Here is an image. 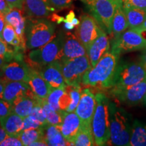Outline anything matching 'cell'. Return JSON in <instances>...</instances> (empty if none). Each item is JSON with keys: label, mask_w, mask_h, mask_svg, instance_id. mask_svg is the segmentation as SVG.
Segmentation results:
<instances>
[{"label": "cell", "mask_w": 146, "mask_h": 146, "mask_svg": "<svg viewBox=\"0 0 146 146\" xmlns=\"http://www.w3.org/2000/svg\"><path fill=\"white\" fill-rule=\"evenodd\" d=\"M119 56L112 51L106 53L96 65L84 74L82 85L99 89H110L114 85Z\"/></svg>", "instance_id": "obj_1"}, {"label": "cell", "mask_w": 146, "mask_h": 146, "mask_svg": "<svg viewBox=\"0 0 146 146\" xmlns=\"http://www.w3.org/2000/svg\"><path fill=\"white\" fill-rule=\"evenodd\" d=\"M110 138L108 145L129 146L132 131L131 116L125 109L114 102L109 103Z\"/></svg>", "instance_id": "obj_2"}, {"label": "cell", "mask_w": 146, "mask_h": 146, "mask_svg": "<svg viewBox=\"0 0 146 146\" xmlns=\"http://www.w3.org/2000/svg\"><path fill=\"white\" fill-rule=\"evenodd\" d=\"M96 108L91 127L96 145H106L110 138L109 103L110 100L103 92L96 95Z\"/></svg>", "instance_id": "obj_3"}, {"label": "cell", "mask_w": 146, "mask_h": 146, "mask_svg": "<svg viewBox=\"0 0 146 146\" xmlns=\"http://www.w3.org/2000/svg\"><path fill=\"white\" fill-rule=\"evenodd\" d=\"M64 35L55 36L52 41L29 52L27 64L31 68L39 70L42 67L54 61L61 62Z\"/></svg>", "instance_id": "obj_4"}, {"label": "cell", "mask_w": 146, "mask_h": 146, "mask_svg": "<svg viewBox=\"0 0 146 146\" xmlns=\"http://www.w3.org/2000/svg\"><path fill=\"white\" fill-rule=\"evenodd\" d=\"M27 47L29 50L40 47L56 36L55 25L43 19L29 18L25 30Z\"/></svg>", "instance_id": "obj_5"}, {"label": "cell", "mask_w": 146, "mask_h": 146, "mask_svg": "<svg viewBox=\"0 0 146 146\" xmlns=\"http://www.w3.org/2000/svg\"><path fill=\"white\" fill-rule=\"evenodd\" d=\"M146 78V68L141 62L118 63L110 91H117L136 85Z\"/></svg>", "instance_id": "obj_6"}, {"label": "cell", "mask_w": 146, "mask_h": 146, "mask_svg": "<svg viewBox=\"0 0 146 146\" xmlns=\"http://www.w3.org/2000/svg\"><path fill=\"white\" fill-rule=\"evenodd\" d=\"M101 28L112 35V23L116 2L114 0H81Z\"/></svg>", "instance_id": "obj_7"}, {"label": "cell", "mask_w": 146, "mask_h": 146, "mask_svg": "<svg viewBox=\"0 0 146 146\" xmlns=\"http://www.w3.org/2000/svg\"><path fill=\"white\" fill-rule=\"evenodd\" d=\"M62 64L64 79L68 86L80 85L84 74L92 68L87 54L66 60Z\"/></svg>", "instance_id": "obj_8"}, {"label": "cell", "mask_w": 146, "mask_h": 146, "mask_svg": "<svg viewBox=\"0 0 146 146\" xmlns=\"http://www.w3.org/2000/svg\"><path fill=\"white\" fill-rule=\"evenodd\" d=\"M146 50V39L139 32L129 29L112 40L111 51L120 56L125 53Z\"/></svg>", "instance_id": "obj_9"}, {"label": "cell", "mask_w": 146, "mask_h": 146, "mask_svg": "<svg viewBox=\"0 0 146 146\" xmlns=\"http://www.w3.org/2000/svg\"><path fill=\"white\" fill-rule=\"evenodd\" d=\"M101 27L94 16L84 14L76 30V36L87 49L97 39L102 31Z\"/></svg>", "instance_id": "obj_10"}, {"label": "cell", "mask_w": 146, "mask_h": 146, "mask_svg": "<svg viewBox=\"0 0 146 146\" xmlns=\"http://www.w3.org/2000/svg\"><path fill=\"white\" fill-rule=\"evenodd\" d=\"M146 93V78L136 85L117 91H110L111 96L128 106H136L143 102Z\"/></svg>", "instance_id": "obj_11"}, {"label": "cell", "mask_w": 146, "mask_h": 146, "mask_svg": "<svg viewBox=\"0 0 146 146\" xmlns=\"http://www.w3.org/2000/svg\"><path fill=\"white\" fill-rule=\"evenodd\" d=\"M96 108V95L89 88L82 90L81 96L74 112L81 120L82 124L91 125Z\"/></svg>", "instance_id": "obj_12"}, {"label": "cell", "mask_w": 146, "mask_h": 146, "mask_svg": "<svg viewBox=\"0 0 146 146\" xmlns=\"http://www.w3.org/2000/svg\"><path fill=\"white\" fill-rule=\"evenodd\" d=\"M31 69V68L23 60H13L5 65L1 78L5 82H27Z\"/></svg>", "instance_id": "obj_13"}, {"label": "cell", "mask_w": 146, "mask_h": 146, "mask_svg": "<svg viewBox=\"0 0 146 146\" xmlns=\"http://www.w3.org/2000/svg\"><path fill=\"white\" fill-rule=\"evenodd\" d=\"M62 64L60 61H54L43 66L39 72L43 78L48 83L51 89L66 87L62 74Z\"/></svg>", "instance_id": "obj_14"}, {"label": "cell", "mask_w": 146, "mask_h": 146, "mask_svg": "<svg viewBox=\"0 0 146 146\" xmlns=\"http://www.w3.org/2000/svg\"><path fill=\"white\" fill-rule=\"evenodd\" d=\"M24 96L35 100L38 99L31 90L27 82L8 81L5 83L3 94V100L12 105L15 100Z\"/></svg>", "instance_id": "obj_15"}, {"label": "cell", "mask_w": 146, "mask_h": 146, "mask_svg": "<svg viewBox=\"0 0 146 146\" xmlns=\"http://www.w3.org/2000/svg\"><path fill=\"white\" fill-rule=\"evenodd\" d=\"M110 48V41L107 33L102 29L99 36L87 49V54L91 66L94 67Z\"/></svg>", "instance_id": "obj_16"}, {"label": "cell", "mask_w": 146, "mask_h": 146, "mask_svg": "<svg viewBox=\"0 0 146 146\" xmlns=\"http://www.w3.org/2000/svg\"><path fill=\"white\" fill-rule=\"evenodd\" d=\"M23 10L29 18L32 19L48 17L56 10L48 0H25Z\"/></svg>", "instance_id": "obj_17"}, {"label": "cell", "mask_w": 146, "mask_h": 146, "mask_svg": "<svg viewBox=\"0 0 146 146\" xmlns=\"http://www.w3.org/2000/svg\"><path fill=\"white\" fill-rule=\"evenodd\" d=\"M82 122L75 112L63 111L61 132L67 141L72 144L74 139L81 129Z\"/></svg>", "instance_id": "obj_18"}, {"label": "cell", "mask_w": 146, "mask_h": 146, "mask_svg": "<svg viewBox=\"0 0 146 146\" xmlns=\"http://www.w3.org/2000/svg\"><path fill=\"white\" fill-rule=\"evenodd\" d=\"M87 54L86 48L80 42L76 36L71 33H67L64 35L61 62Z\"/></svg>", "instance_id": "obj_19"}, {"label": "cell", "mask_w": 146, "mask_h": 146, "mask_svg": "<svg viewBox=\"0 0 146 146\" xmlns=\"http://www.w3.org/2000/svg\"><path fill=\"white\" fill-rule=\"evenodd\" d=\"M27 83L31 90L36 98L41 100H46L52 91L51 87L47 82L43 78L39 71L31 69Z\"/></svg>", "instance_id": "obj_20"}, {"label": "cell", "mask_w": 146, "mask_h": 146, "mask_svg": "<svg viewBox=\"0 0 146 146\" xmlns=\"http://www.w3.org/2000/svg\"><path fill=\"white\" fill-rule=\"evenodd\" d=\"M24 10L13 8L5 14V20L7 24H9L14 27L21 41L27 45L26 37L25 35L26 30V18L24 15Z\"/></svg>", "instance_id": "obj_21"}, {"label": "cell", "mask_w": 146, "mask_h": 146, "mask_svg": "<svg viewBox=\"0 0 146 146\" xmlns=\"http://www.w3.org/2000/svg\"><path fill=\"white\" fill-rule=\"evenodd\" d=\"M114 14L112 23V40L121 35L125 31L129 28L127 16L124 11L121 0H116Z\"/></svg>", "instance_id": "obj_22"}, {"label": "cell", "mask_w": 146, "mask_h": 146, "mask_svg": "<svg viewBox=\"0 0 146 146\" xmlns=\"http://www.w3.org/2000/svg\"><path fill=\"white\" fill-rule=\"evenodd\" d=\"M23 118L12 112L8 116L0 118V125L8 135H19L23 129Z\"/></svg>", "instance_id": "obj_23"}, {"label": "cell", "mask_w": 146, "mask_h": 146, "mask_svg": "<svg viewBox=\"0 0 146 146\" xmlns=\"http://www.w3.org/2000/svg\"><path fill=\"white\" fill-rule=\"evenodd\" d=\"M37 102L38 99H32L27 96L21 97L12 104V112L23 118L27 117L31 114Z\"/></svg>", "instance_id": "obj_24"}, {"label": "cell", "mask_w": 146, "mask_h": 146, "mask_svg": "<svg viewBox=\"0 0 146 146\" xmlns=\"http://www.w3.org/2000/svg\"><path fill=\"white\" fill-rule=\"evenodd\" d=\"M130 146H146V124L135 120L132 125Z\"/></svg>", "instance_id": "obj_25"}, {"label": "cell", "mask_w": 146, "mask_h": 146, "mask_svg": "<svg viewBox=\"0 0 146 146\" xmlns=\"http://www.w3.org/2000/svg\"><path fill=\"white\" fill-rule=\"evenodd\" d=\"M123 9L127 16L129 29L139 28L146 21V10L124 7Z\"/></svg>", "instance_id": "obj_26"}, {"label": "cell", "mask_w": 146, "mask_h": 146, "mask_svg": "<svg viewBox=\"0 0 146 146\" xmlns=\"http://www.w3.org/2000/svg\"><path fill=\"white\" fill-rule=\"evenodd\" d=\"M95 145L96 144H95L91 125L81 124V129L73 142V145L92 146Z\"/></svg>", "instance_id": "obj_27"}, {"label": "cell", "mask_w": 146, "mask_h": 146, "mask_svg": "<svg viewBox=\"0 0 146 146\" xmlns=\"http://www.w3.org/2000/svg\"><path fill=\"white\" fill-rule=\"evenodd\" d=\"M18 136L24 145H30L35 141L44 139V126L35 129L23 130L21 131Z\"/></svg>", "instance_id": "obj_28"}, {"label": "cell", "mask_w": 146, "mask_h": 146, "mask_svg": "<svg viewBox=\"0 0 146 146\" xmlns=\"http://www.w3.org/2000/svg\"><path fill=\"white\" fill-rule=\"evenodd\" d=\"M43 110H44L45 117H46L47 123L52 125H61L62 123V113L55 110L51 106L47 103L46 100H39Z\"/></svg>", "instance_id": "obj_29"}, {"label": "cell", "mask_w": 146, "mask_h": 146, "mask_svg": "<svg viewBox=\"0 0 146 146\" xmlns=\"http://www.w3.org/2000/svg\"><path fill=\"white\" fill-rule=\"evenodd\" d=\"M9 45L0 36V57L5 58L8 62L13 60H23V53L18 52L13 47Z\"/></svg>", "instance_id": "obj_30"}, {"label": "cell", "mask_w": 146, "mask_h": 146, "mask_svg": "<svg viewBox=\"0 0 146 146\" xmlns=\"http://www.w3.org/2000/svg\"><path fill=\"white\" fill-rule=\"evenodd\" d=\"M66 90L68 91L69 94L71 97L72 102L70 106L67 108L66 111L68 112H72L75 111V110L78 104V102L80 101L81 96L82 89L80 85H73V86H68L67 85L66 87Z\"/></svg>", "instance_id": "obj_31"}, {"label": "cell", "mask_w": 146, "mask_h": 146, "mask_svg": "<svg viewBox=\"0 0 146 146\" xmlns=\"http://www.w3.org/2000/svg\"><path fill=\"white\" fill-rule=\"evenodd\" d=\"M65 89L66 87L54 89V90L51 91L50 95L46 99L47 102L51 106V107L53 108L55 110L58 111V112H62L60 109L58 102H59L60 97L64 93Z\"/></svg>", "instance_id": "obj_32"}, {"label": "cell", "mask_w": 146, "mask_h": 146, "mask_svg": "<svg viewBox=\"0 0 146 146\" xmlns=\"http://www.w3.org/2000/svg\"><path fill=\"white\" fill-rule=\"evenodd\" d=\"M39 100L41 99H38L37 103L31 112L29 116L34 118V119L38 120L40 123L43 124V125H46L48 123H47L46 117H45L44 110H43V108H42L41 104L39 102Z\"/></svg>", "instance_id": "obj_33"}, {"label": "cell", "mask_w": 146, "mask_h": 146, "mask_svg": "<svg viewBox=\"0 0 146 146\" xmlns=\"http://www.w3.org/2000/svg\"><path fill=\"white\" fill-rule=\"evenodd\" d=\"M47 145L51 146H65V145H72V144L67 141L62 134L61 131L56 133L54 135L50 137V138L45 139Z\"/></svg>", "instance_id": "obj_34"}, {"label": "cell", "mask_w": 146, "mask_h": 146, "mask_svg": "<svg viewBox=\"0 0 146 146\" xmlns=\"http://www.w3.org/2000/svg\"><path fill=\"white\" fill-rule=\"evenodd\" d=\"M121 2L124 8L146 10V0H121Z\"/></svg>", "instance_id": "obj_35"}, {"label": "cell", "mask_w": 146, "mask_h": 146, "mask_svg": "<svg viewBox=\"0 0 146 146\" xmlns=\"http://www.w3.org/2000/svg\"><path fill=\"white\" fill-rule=\"evenodd\" d=\"M43 124L38 121L31 116H27L23 118V130H26L29 129H35V128H39L43 127Z\"/></svg>", "instance_id": "obj_36"}, {"label": "cell", "mask_w": 146, "mask_h": 146, "mask_svg": "<svg viewBox=\"0 0 146 146\" xmlns=\"http://www.w3.org/2000/svg\"><path fill=\"white\" fill-rule=\"evenodd\" d=\"M23 143L18 135H8L0 143V146H23Z\"/></svg>", "instance_id": "obj_37"}, {"label": "cell", "mask_w": 146, "mask_h": 146, "mask_svg": "<svg viewBox=\"0 0 146 146\" xmlns=\"http://www.w3.org/2000/svg\"><path fill=\"white\" fill-rule=\"evenodd\" d=\"M72 102V99H71V97L69 94L68 91L66 90V89H65L64 93L62 95V96L60 97L59 102H58V104H59L60 109L61 111H66V110L67 109Z\"/></svg>", "instance_id": "obj_38"}, {"label": "cell", "mask_w": 146, "mask_h": 146, "mask_svg": "<svg viewBox=\"0 0 146 146\" xmlns=\"http://www.w3.org/2000/svg\"><path fill=\"white\" fill-rule=\"evenodd\" d=\"M51 5L55 10H61L70 7L72 0H48Z\"/></svg>", "instance_id": "obj_39"}, {"label": "cell", "mask_w": 146, "mask_h": 146, "mask_svg": "<svg viewBox=\"0 0 146 146\" xmlns=\"http://www.w3.org/2000/svg\"><path fill=\"white\" fill-rule=\"evenodd\" d=\"M12 112V105L4 100H0V118L5 117Z\"/></svg>", "instance_id": "obj_40"}, {"label": "cell", "mask_w": 146, "mask_h": 146, "mask_svg": "<svg viewBox=\"0 0 146 146\" xmlns=\"http://www.w3.org/2000/svg\"><path fill=\"white\" fill-rule=\"evenodd\" d=\"M12 8L8 4L6 0H0V13L5 15L10 11Z\"/></svg>", "instance_id": "obj_41"}, {"label": "cell", "mask_w": 146, "mask_h": 146, "mask_svg": "<svg viewBox=\"0 0 146 146\" xmlns=\"http://www.w3.org/2000/svg\"><path fill=\"white\" fill-rule=\"evenodd\" d=\"M12 8H17L23 10V4L25 0H6Z\"/></svg>", "instance_id": "obj_42"}, {"label": "cell", "mask_w": 146, "mask_h": 146, "mask_svg": "<svg viewBox=\"0 0 146 146\" xmlns=\"http://www.w3.org/2000/svg\"><path fill=\"white\" fill-rule=\"evenodd\" d=\"M6 25V22L5 20V15L4 14L0 13V36L1 37V33L4 29V27Z\"/></svg>", "instance_id": "obj_43"}, {"label": "cell", "mask_w": 146, "mask_h": 146, "mask_svg": "<svg viewBox=\"0 0 146 146\" xmlns=\"http://www.w3.org/2000/svg\"><path fill=\"white\" fill-rule=\"evenodd\" d=\"M134 30L139 32L140 33H141L142 35H143L146 39V21L144 22V23L142 25L141 27H140L139 28L137 29H134Z\"/></svg>", "instance_id": "obj_44"}, {"label": "cell", "mask_w": 146, "mask_h": 146, "mask_svg": "<svg viewBox=\"0 0 146 146\" xmlns=\"http://www.w3.org/2000/svg\"><path fill=\"white\" fill-rule=\"evenodd\" d=\"M5 82L4 80H3L2 78H0V100H3V91H4L5 85Z\"/></svg>", "instance_id": "obj_45"}, {"label": "cell", "mask_w": 146, "mask_h": 146, "mask_svg": "<svg viewBox=\"0 0 146 146\" xmlns=\"http://www.w3.org/2000/svg\"><path fill=\"white\" fill-rule=\"evenodd\" d=\"M8 62H9L6 59L0 57V78H1V74H2L3 69L4 68L5 65Z\"/></svg>", "instance_id": "obj_46"}, {"label": "cell", "mask_w": 146, "mask_h": 146, "mask_svg": "<svg viewBox=\"0 0 146 146\" xmlns=\"http://www.w3.org/2000/svg\"><path fill=\"white\" fill-rule=\"evenodd\" d=\"M47 145V142L45 141V139H41V140H38L33 142L31 144L30 146H46Z\"/></svg>", "instance_id": "obj_47"}, {"label": "cell", "mask_w": 146, "mask_h": 146, "mask_svg": "<svg viewBox=\"0 0 146 146\" xmlns=\"http://www.w3.org/2000/svg\"><path fill=\"white\" fill-rule=\"evenodd\" d=\"M74 17H75V14H74V11L71 10V11H70V12H69V13L67 14L64 20V22H66V21L72 22V19Z\"/></svg>", "instance_id": "obj_48"}, {"label": "cell", "mask_w": 146, "mask_h": 146, "mask_svg": "<svg viewBox=\"0 0 146 146\" xmlns=\"http://www.w3.org/2000/svg\"><path fill=\"white\" fill-rule=\"evenodd\" d=\"M8 136V133L5 132V131L2 127H0V143Z\"/></svg>", "instance_id": "obj_49"}, {"label": "cell", "mask_w": 146, "mask_h": 146, "mask_svg": "<svg viewBox=\"0 0 146 146\" xmlns=\"http://www.w3.org/2000/svg\"><path fill=\"white\" fill-rule=\"evenodd\" d=\"M74 25H73L72 22H68V21H66V22H64V29L66 30L67 31H72L74 29Z\"/></svg>", "instance_id": "obj_50"}, {"label": "cell", "mask_w": 146, "mask_h": 146, "mask_svg": "<svg viewBox=\"0 0 146 146\" xmlns=\"http://www.w3.org/2000/svg\"><path fill=\"white\" fill-rule=\"evenodd\" d=\"M140 62L146 68V50H144L143 52H142L141 56H140Z\"/></svg>", "instance_id": "obj_51"}, {"label": "cell", "mask_w": 146, "mask_h": 146, "mask_svg": "<svg viewBox=\"0 0 146 146\" xmlns=\"http://www.w3.org/2000/svg\"><path fill=\"white\" fill-rule=\"evenodd\" d=\"M72 23L73 25H74V26H75V27H77L78 25H79V24H80V21H79V20L78 19V18H76V17H74V18H73V19H72Z\"/></svg>", "instance_id": "obj_52"}, {"label": "cell", "mask_w": 146, "mask_h": 146, "mask_svg": "<svg viewBox=\"0 0 146 146\" xmlns=\"http://www.w3.org/2000/svg\"><path fill=\"white\" fill-rule=\"evenodd\" d=\"M143 102L144 104H145V105L146 106V93H145V96H144V98H143Z\"/></svg>", "instance_id": "obj_53"}, {"label": "cell", "mask_w": 146, "mask_h": 146, "mask_svg": "<svg viewBox=\"0 0 146 146\" xmlns=\"http://www.w3.org/2000/svg\"><path fill=\"white\" fill-rule=\"evenodd\" d=\"M114 1H116V0H114Z\"/></svg>", "instance_id": "obj_54"}]
</instances>
